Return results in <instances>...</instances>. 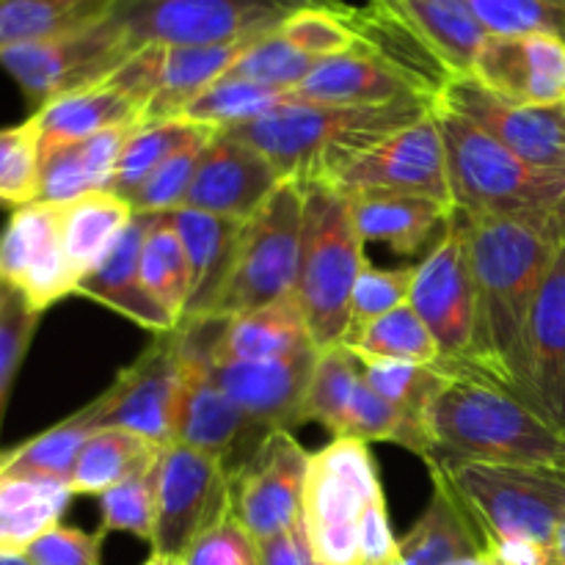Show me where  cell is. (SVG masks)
Segmentation results:
<instances>
[{"instance_id":"39","label":"cell","mask_w":565,"mask_h":565,"mask_svg":"<svg viewBox=\"0 0 565 565\" xmlns=\"http://www.w3.org/2000/svg\"><path fill=\"white\" fill-rule=\"evenodd\" d=\"M351 351V348H348ZM359 364V375L373 392H379L384 401L401 408L406 417L423 425V414L428 408L430 397L441 390L447 375L452 373V364H412V362H392V359H375L367 353L351 351Z\"/></svg>"},{"instance_id":"57","label":"cell","mask_w":565,"mask_h":565,"mask_svg":"<svg viewBox=\"0 0 565 565\" xmlns=\"http://www.w3.org/2000/svg\"><path fill=\"white\" fill-rule=\"evenodd\" d=\"M550 565H565V519L557 530V541H555V555H552Z\"/></svg>"},{"instance_id":"7","label":"cell","mask_w":565,"mask_h":565,"mask_svg":"<svg viewBox=\"0 0 565 565\" xmlns=\"http://www.w3.org/2000/svg\"><path fill=\"white\" fill-rule=\"evenodd\" d=\"M379 500L384 489L367 441L334 439L312 452L301 497L312 555L323 565H362V524Z\"/></svg>"},{"instance_id":"11","label":"cell","mask_w":565,"mask_h":565,"mask_svg":"<svg viewBox=\"0 0 565 565\" xmlns=\"http://www.w3.org/2000/svg\"><path fill=\"white\" fill-rule=\"evenodd\" d=\"M408 307L423 318V323L434 334L441 362L452 367H475L478 298H475L467 226L456 207H452L445 235L417 265Z\"/></svg>"},{"instance_id":"41","label":"cell","mask_w":565,"mask_h":565,"mask_svg":"<svg viewBox=\"0 0 565 565\" xmlns=\"http://www.w3.org/2000/svg\"><path fill=\"white\" fill-rule=\"evenodd\" d=\"M345 348L356 353H367L375 359H392V362L412 364H439L441 351L434 334L423 323L412 307H397L395 312L373 320L356 331H348Z\"/></svg>"},{"instance_id":"27","label":"cell","mask_w":565,"mask_h":565,"mask_svg":"<svg viewBox=\"0 0 565 565\" xmlns=\"http://www.w3.org/2000/svg\"><path fill=\"white\" fill-rule=\"evenodd\" d=\"M353 224L364 243H386L397 254H414L434 248L450 224L452 204L430 196L390 191H364L348 196Z\"/></svg>"},{"instance_id":"12","label":"cell","mask_w":565,"mask_h":565,"mask_svg":"<svg viewBox=\"0 0 565 565\" xmlns=\"http://www.w3.org/2000/svg\"><path fill=\"white\" fill-rule=\"evenodd\" d=\"M158 519L152 552L185 557L188 550L232 516V475L221 458L185 445L163 447L154 472Z\"/></svg>"},{"instance_id":"46","label":"cell","mask_w":565,"mask_h":565,"mask_svg":"<svg viewBox=\"0 0 565 565\" xmlns=\"http://www.w3.org/2000/svg\"><path fill=\"white\" fill-rule=\"evenodd\" d=\"M315 66H318V58L292 47L279 31H270L248 44L246 53L232 64L224 77H241V81L279 88V92H292L307 81Z\"/></svg>"},{"instance_id":"3","label":"cell","mask_w":565,"mask_h":565,"mask_svg":"<svg viewBox=\"0 0 565 565\" xmlns=\"http://www.w3.org/2000/svg\"><path fill=\"white\" fill-rule=\"evenodd\" d=\"M436 97H406L386 105H318L301 103L292 94L259 119L224 127L237 141L248 143L274 163L281 180L334 182L362 154L395 132L417 125L434 110Z\"/></svg>"},{"instance_id":"51","label":"cell","mask_w":565,"mask_h":565,"mask_svg":"<svg viewBox=\"0 0 565 565\" xmlns=\"http://www.w3.org/2000/svg\"><path fill=\"white\" fill-rule=\"evenodd\" d=\"M39 320H42V312L28 307L17 292L6 303L3 315H0V425H3L11 386H14L22 359H25L28 348H31Z\"/></svg>"},{"instance_id":"19","label":"cell","mask_w":565,"mask_h":565,"mask_svg":"<svg viewBox=\"0 0 565 565\" xmlns=\"http://www.w3.org/2000/svg\"><path fill=\"white\" fill-rule=\"evenodd\" d=\"M182 359H185V379H182L171 445H185L221 458L232 475L243 461H248V456L268 434L259 430L248 414L215 384L207 364L188 359L185 353Z\"/></svg>"},{"instance_id":"59","label":"cell","mask_w":565,"mask_h":565,"mask_svg":"<svg viewBox=\"0 0 565 565\" xmlns=\"http://www.w3.org/2000/svg\"><path fill=\"white\" fill-rule=\"evenodd\" d=\"M0 565H31L25 555H9V552H0Z\"/></svg>"},{"instance_id":"29","label":"cell","mask_w":565,"mask_h":565,"mask_svg":"<svg viewBox=\"0 0 565 565\" xmlns=\"http://www.w3.org/2000/svg\"><path fill=\"white\" fill-rule=\"evenodd\" d=\"M132 127H110L97 136L61 143L42 152V180H39L36 202L64 204L88 193L114 191L119 154Z\"/></svg>"},{"instance_id":"23","label":"cell","mask_w":565,"mask_h":565,"mask_svg":"<svg viewBox=\"0 0 565 565\" xmlns=\"http://www.w3.org/2000/svg\"><path fill=\"white\" fill-rule=\"evenodd\" d=\"M364 9L406 33L447 77L472 75L475 58L489 39L463 0H367Z\"/></svg>"},{"instance_id":"33","label":"cell","mask_w":565,"mask_h":565,"mask_svg":"<svg viewBox=\"0 0 565 565\" xmlns=\"http://www.w3.org/2000/svg\"><path fill=\"white\" fill-rule=\"evenodd\" d=\"M39 132H42V152L61 147V143L81 141L97 136L110 127H132L141 119V108L130 97L110 86L108 81L81 92L64 94L53 103L33 110Z\"/></svg>"},{"instance_id":"36","label":"cell","mask_w":565,"mask_h":565,"mask_svg":"<svg viewBox=\"0 0 565 565\" xmlns=\"http://www.w3.org/2000/svg\"><path fill=\"white\" fill-rule=\"evenodd\" d=\"M114 6L116 0H0V50L92 25L108 17Z\"/></svg>"},{"instance_id":"61","label":"cell","mask_w":565,"mask_h":565,"mask_svg":"<svg viewBox=\"0 0 565 565\" xmlns=\"http://www.w3.org/2000/svg\"><path fill=\"white\" fill-rule=\"evenodd\" d=\"M303 565H323V563H320L318 557L312 555V550H309V555H307V563H303Z\"/></svg>"},{"instance_id":"52","label":"cell","mask_w":565,"mask_h":565,"mask_svg":"<svg viewBox=\"0 0 565 565\" xmlns=\"http://www.w3.org/2000/svg\"><path fill=\"white\" fill-rule=\"evenodd\" d=\"M105 530L83 533L77 527L55 524L25 550L31 565H103Z\"/></svg>"},{"instance_id":"55","label":"cell","mask_w":565,"mask_h":565,"mask_svg":"<svg viewBox=\"0 0 565 565\" xmlns=\"http://www.w3.org/2000/svg\"><path fill=\"white\" fill-rule=\"evenodd\" d=\"M254 544H257L259 565H303L309 555V541L301 519H298L296 527L270 535L265 541H254Z\"/></svg>"},{"instance_id":"16","label":"cell","mask_w":565,"mask_h":565,"mask_svg":"<svg viewBox=\"0 0 565 565\" xmlns=\"http://www.w3.org/2000/svg\"><path fill=\"white\" fill-rule=\"evenodd\" d=\"M0 281L42 315L77 292L81 276L64 252L58 204L31 202L11 213L0 232Z\"/></svg>"},{"instance_id":"48","label":"cell","mask_w":565,"mask_h":565,"mask_svg":"<svg viewBox=\"0 0 565 565\" xmlns=\"http://www.w3.org/2000/svg\"><path fill=\"white\" fill-rule=\"evenodd\" d=\"M489 36L557 33L565 39L563 0H463Z\"/></svg>"},{"instance_id":"14","label":"cell","mask_w":565,"mask_h":565,"mask_svg":"<svg viewBox=\"0 0 565 565\" xmlns=\"http://www.w3.org/2000/svg\"><path fill=\"white\" fill-rule=\"evenodd\" d=\"M309 458L290 430H274L232 472V516L254 541L296 527Z\"/></svg>"},{"instance_id":"21","label":"cell","mask_w":565,"mask_h":565,"mask_svg":"<svg viewBox=\"0 0 565 565\" xmlns=\"http://www.w3.org/2000/svg\"><path fill=\"white\" fill-rule=\"evenodd\" d=\"M279 182L281 174L265 154L218 130L204 147L182 207L248 221L268 202Z\"/></svg>"},{"instance_id":"47","label":"cell","mask_w":565,"mask_h":565,"mask_svg":"<svg viewBox=\"0 0 565 565\" xmlns=\"http://www.w3.org/2000/svg\"><path fill=\"white\" fill-rule=\"evenodd\" d=\"M154 472H158V463L99 494V513H103V527L99 530H105V533H130L152 544L154 519H158Z\"/></svg>"},{"instance_id":"15","label":"cell","mask_w":565,"mask_h":565,"mask_svg":"<svg viewBox=\"0 0 565 565\" xmlns=\"http://www.w3.org/2000/svg\"><path fill=\"white\" fill-rule=\"evenodd\" d=\"M436 105L472 121L522 160L565 169V105L539 108L491 92L472 75L450 77L436 92Z\"/></svg>"},{"instance_id":"17","label":"cell","mask_w":565,"mask_h":565,"mask_svg":"<svg viewBox=\"0 0 565 565\" xmlns=\"http://www.w3.org/2000/svg\"><path fill=\"white\" fill-rule=\"evenodd\" d=\"M331 185L345 196L364 191H390L452 204L445 138L436 121V110L362 154Z\"/></svg>"},{"instance_id":"13","label":"cell","mask_w":565,"mask_h":565,"mask_svg":"<svg viewBox=\"0 0 565 565\" xmlns=\"http://www.w3.org/2000/svg\"><path fill=\"white\" fill-rule=\"evenodd\" d=\"M185 359L177 329L154 337L152 345L116 375L99 395V428H127L158 445L174 441Z\"/></svg>"},{"instance_id":"43","label":"cell","mask_w":565,"mask_h":565,"mask_svg":"<svg viewBox=\"0 0 565 565\" xmlns=\"http://www.w3.org/2000/svg\"><path fill=\"white\" fill-rule=\"evenodd\" d=\"M356 384L359 364L345 345L318 351L307 401H303V423H320L334 434V439H340L345 434Z\"/></svg>"},{"instance_id":"42","label":"cell","mask_w":565,"mask_h":565,"mask_svg":"<svg viewBox=\"0 0 565 565\" xmlns=\"http://www.w3.org/2000/svg\"><path fill=\"white\" fill-rule=\"evenodd\" d=\"M290 99L292 92H279V88L259 86V83L241 81V77H221L185 105L180 119L224 130V127L259 119Z\"/></svg>"},{"instance_id":"28","label":"cell","mask_w":565,"mask_h":565,"mask_svg":"<svg viewBox=\"0 0 565 565\" xmlns=\"http://www.w3.org/2000/svg\"><path fill=\"white\" fill-rule=\"evenodd\" d=\"M312 348L301 307L287 296L241 318H218L207 362H270Z\"/></svg>"},{"instance_id":"56","label":"cell","mask_w":565,"mask_h":565,"mask_svg":"<svg viewBox=\"0 0 565 565\" xmlns=\"http://www.w3.org/2000/svg\"><path fill=\"white\" fill-rule=\"evenodd\" d=\"M452 565H508V563L502 561V557L497 555L494 550H486V552H480V555L463 557V561H458V563H452Z\"/></svg>"},{"instance_id":"37","label":"cell","mask_w":565,"mask_h":565,"mask_svg":"<svg viewBox=\"0 0 565 565\" xmlns=\"http://www.w3.org/2000/svg\"><path fill=\"white\" fill-rule=\"evenodd\" d=\"M99 430V397L66 417L64 423L53 425L44 434L33 436L25 445L14 447L9 452H0V469L11 472L42 475V478H55L70 483L72 469H75L77 456Z\"/></svg>"},{"instance_id":"2","label":"cell","mask_w":565,"mask_h":565,"mask_svg":"<svg viewBox=\"0 0 565 565\" xmlns=\"http://www.w3.org/2000/svg\"><path fill=\"white\" fill-rule=\"evenodd\" d=\"M430 469L452 463H513L565 472V436L516 392L475 367L452 370L423 414Z\"/></svg>"},{"instance_id":"62","label":"cell","mask_w":565,"mask_h":565,"mask_svg":"<svg viewBox=\"0 0 565 565\" xmlns=\"http://www.w3.org/2000/svg\"><path fill=\"white\" fill-rule=\"evenodd\" d=\"M508 565H541V563H535V561H505Z\"/></svg>"},{"instance_id":"20","label":"cell","mask_w":565,"mask_h":565,"mask_svg":"<svg viewBox=\"0 0 565 565\" xmlns=\"http://www.w3.org/2000/svg\"><path fill=\"white\" fill-rule=\"evenodd\" d=\"M475 81L522 105H565V39L557 33L489 36L472 66Z\"/></svg>"},{"instance_id":"31","label":"cell","mask_w":565,"mask_h":565,"mask_svg":"<svg viewBox=\"0 0 565 565\" xmlns=\"http://www.w3.org/2000/svg\"><path fill=\"white\" fill-rule=\"evenodd\" d=\"M72 497L64 480L0 469V552L25 555L33 541L61 524Z\"/></svg>"},{"instance_id":"32","label":"cell","mask_w":565,"mask_h":565,"mask_svg":"<svg viewBox=\"0 0 565 565\" xmlns=\"http://www.w3.org/2000/svg\"><path fill=\"white\" fill-rule=\"evenodd\" d=\"M257 39H243L230 44H207V47H166L160 86L141 110L138 125L177 119L191 99L232 70L246 47Z\"/></svg>"},{"instance_id":"24","label":"cell","mask_w":565,"mask_h":565,"mask_svg":"<svg viewBox=\"0 0 565 565\" xmlns=\"http://www.w3.org/2000/svg\"><path fill=\"white\" fill-rule=\"evenodd\" d=\"M296 99L318 105H342V108H356V105H386L406 97H436L434 88L397 66L367 42L359 50L345 55L318 61L307 81L292 88Z\"/></svg>"},{"instance_id":"35","label":"cell","mask_w":565,"mask_h":565,"mask_svg":"<svg viewBox=\"0 0 565 565\" xmlns=\"http://www.w3.org/2000/svg\"><path fill=\"white\" fill-rule=\"evenodd\" d=\"M163 445L127 428H99L72 469V494H105L121 480L154 467Z\"/></svg>"},{"instance_id":"10","label":"cell","mask_w":565,"mask_h":565,"mask_svg":"<svg viewBox=\"0 0 565 565\" xmlns=\"http://www.w3.org/2000/svg\"><path fill=\"white\" fill-rule=\"evenodd\" d=\"M138 47L114 11L92 25L75 28L36 44L0 50V66L17 81L28 105H42L108 81Z\"/></svg>"},{"instance_id":"25","label":"cell","mask_w":565,"mask_h":565,"mask_svg":"<svg viewBox=\"0 0 565 565\" xmlns=\"http://www.w3.org/2000/svg\"><path fill=\"white\" fill-rule=\"evenodd\" d=\"M158 213H136L110 252L88 270L77 285V296H86L114 312L125 315L141 329L169 334L177 329V320L154 301L141 281V248L149 226Z\"/></svg>"},{"instance_id":"9","label":"cell","mask_w":565,"mask_h":565,"mask_svg":"<svg viewBox=\"0 0 565 565\" xmlns=\"http://www.w3.org/2000/svg\"><path fill=\"white\" fill-rule=\"evenodd\" d=\"M303 199L307 193L301 182L281 180L268 202L243 224L235 268L215 303V318H241L281 298L296 296Z\"/></svg>"},{"instance_id":"18","label":"cell","mask_w":565,"mask_h":565,"mask_svg":"<svg viewBox=\"0 0 565 565\" xmlns=\"http://www.w3.org/2000/svg\"><path fill=\"white\" fill-rule=\"evenodd\" d=\"M511 392L565 436V248L530 312Z\"/></svg>"},{"instance_id":"49","label":"cell","mask_w":565,"mask_h":565,"mask_svg":"<svg viewBox=\"0 0 565 565\" xmlns=\"http://www.w3.org/2000/svg\"><path fill=\"white\" fill-rule=\"evenodd\" d=\"M218 132V130H215ZM213 132V136H215ZM213 136H204L199 141L188 143L185 149L166 160L160 169H154L125 202H130L132 213H174L185 204L191 182L196 177L199 160H202L204 147L213 141Z\"/></svg>"},{"instance_id":"40","label":"cell","mask_w":565,"mask_h":565,"mask_svg":"<svg viewBox=\"0 0 565 565\" xmlns=\"http://www.w3.org/2000/svg\"><path fill=\"white\" fill-rule=\"evenodd\" d=\"M141 281L149 296L180 326L188 301V259L171 213L154 215L143 237Z\"/></svg>"},{"instance_id":"44","label":"cell","mask_w":565,"mask_h":565,"mask_svg":"<svg viewBox=\"0 0 565 565\" xmlns=\"http://www.w3.org/2000/svg\"><path fill=\"white\" fill-rule=\"evenodd\" d=\"M279 33L312 58H334L364 44L353 6H307L287 17Z\"/></svg>"},{"instance_id":"53","label":"cell","mask_w":565,"mask_h":565,"mask_svg":"<svg viewBox=\"0 0 565 565\" xmlns=\"http://www.w3.org/2000/svg\"><path fill=\"white\" fill-rule=\"evenodd\" d=\"M185 565H259L257 544L246 527L230 516L188 550Z\"/></svg>"},{"instance_id":"1","label":"cell","mask_w":565,"mask_h":565,"mask_svg":"<svg viewBox=\"0 0 565 565\" xmlns=\"http://www.w3.org/2000/svg\"><path fill=\"white\" fill-rule=\"evenodd\" d=\"M458 213L467 226L478 298L475 367L511 390L530 312L565 248V226Z\"/></svg>"},{"instance_id":"58","label":"cell","mask_w":565,"mask_h":565,"mask_svg":"<svg viewBox=\"0 0 565 565\" xmlns=\"http://www.w3.org/2000/svg\"><path fill=\"white\" fill-rule=\"evenodd\" d=\"M143 565H185V557H174V555H158V552H152L149 555V561Z\"/></svg>"},{"instance_id":"60","label":"cell","mask_w":565,"mask_h":565,"mask_svg":"<svg viewBox=\"0 0 565 565\" xmlns=\"http://www.w3.org/2000/svg\"><path fill=\"white\" fill-rule=\"evenodd\" d=\"M11 296H14V290H11V287L6 285V281H0V315H3L6 303L11 301Z\"/></svg>"},{"instance_id":"38","label":"cell","mask_w":565,"mask_h":565,"mask_svg":"<svg viewBox=\"0 0 565 565\" xmlns=\"http://www.w3.org/2000/svg\"><path fill=\"white\" fill-rule=\"evenodd\" d=\"M215 130L218 127L196 125V121L180 119V116L177 119L152 121V125H136L119 154V169H116L114 191L110 193L127 199L166 160L174 158L188 143L199 141L204 136H213Z\"/></svg>"},{"instance_id":"45","label":"cell","mask_w":565,"mask_h":565,"mask_svg":"<svg viewBox=\"0 0 565 565\" xmlns=\"http://www.w3.org/2000/svg\"><path fill=\"white\" fill-rule=\"evenodd\" d=\"M42 132L33 116L22 125L0 127V207L20 210L39 199Z\"/></svg>"},{"instance_id":"6","label":"cell","mask_w":565,"mask_h":565,"mask_svg":"<svg viewBox=\"0 0 565 565\" xmlns=\"http://www.w3.org/2000/svg\"><path fill=\"white\" fill-rule=\"evenodd\" d=\"M303 235L296 301L318 351L345 342L351 329V296L367 265L364 241L345 193L329 182L303 185Z\"/></svg>"},{"instance_id":"30","label":"cell","mask_w":565,"mask_h":565,"mask_svg":"<svg viewBox=\"0 0 565 565\" xmlns=\"http://www.w3.org/2000/svg\"><path fill=\"white\" fill-rule=\"evenodd\" d=\"M430 505L397 541V565H452L489 550L472 513L461 505L445 480L434 478Z\"/></svg>"},{"instance_id":"54","label":"cell","mask_w":565,"mask_h":565,"mask_svg":"<svg viewBox=\"0 0 565 565\" xmlns=\"http://www.w3.org/2000/svg\"><path fill=\"white\" fill-rule=\"evenodd\" d=\"M163 44H143L138 47L114 75L108 77L110 86L119 88L125 97H130L138 108L143 110V105L152 99V94L160 86V72H163Z\"/></svg>"},{"instance_id":"63","label":"cell","mask_w":565,"mask_h":565,"mask_svg":"<svg viewBox=\"0 0 565 565\" xmlns=\"http://www.w3.org/2000/svg\"><path fill=\"white\" fill-rule=\"evenodd\" d=\"M563 3H565V0H563Z\"/></svg>"},{"instance_id":"22","label":"cell","mask_w":565,"mask_h":565,"mask_svg":"<svg viewBox=\"0 0 565 565\" xmlns=\"http://www.w3.org/2000/svg\"><path fill=\"white\" fill-rule=\"evenodd\" d=\"M318 348L270 362H204L215 384L265 434L303 425V401ZM202 362V359H199Z\"/></svg>"},{"instance_id":"5","label":"cell","mask_w":565,"mask_h":565,"mask_svg":"<svg viewBox=\"0 0 565 565\" xmlns=\"http://www.w3.org/2000/svg\"><path fill=\"white\" fill-rule=\"evenodd\" d=\"M447 152L452 207L530 226H565V169L533 166L500 141L436 105Z\"/></svg>"},{"instance_id":"8","label":"cell","mask_w":565,"mask_h":565,"mask_svg":"<svg viewBox=\"0 0 565 565\" xmlns=\"http://www.w3.org/2000/svg\"><path fill=\"white\" fill-rule=\"evenodd\" d=\"M307 6H345L342 0H116L114 17L132 47H207L279 31Z\"/></svg>"},{"instance_id":"34","label":"cell","mask_w":565,"mask_h":565,"mask_svg":"<svg viewBox=\"0 0 565 565\" xmlns=\"http://www.w3.org/2000/svg\"><path fill=\"white\" fill-rule=\"evenodd\" d=\"M132 215L136 213H132L130 202L110 191L88 193V196L58 204L61 241H64L66 257L81 279L110 252Z\"/></svg>"},{"instance_id":"4","label":"cell","mask_w":565,"mask_h":565,"mask_svg":"<svg viewBox=\"0 0 565 565\" xmlns=\"http://www.w3.org/2000/svg\"><path fill=\"white\" fill-rule=\"evenodd\" d=\"M430 475L450 486L502 561L552 563L565 519L563 469L452 463L430 469Z\"/></svg>"},{"instance_id":"26","label":"cell","mask_w":565,"mask_h":565,"mask_svg":"<svg viewBox=\"0 0 565 565\" xmlns=\"http://www.w3.org/2000/svg\"><path fill=\"white\" fill-rule=\"evenodd\" d=\"M188 259V301L182 323L210 318L235 268L246 221L180 207L171 213ZM180 323V326H182Z\"/></svg>"},{"instance_id":"50","label":"cell","mask_w":565,"mask_h":565,"mask_svg":"<svg viewBox=\"0 0 565 565\" xmlns=\"http://www.w3.org/2000/svg\"><path fill=\"white\" fill-rule=\"evenodd\" d=\"M414 276H417V265H406V268H373L370 263L364 265L356 287H353L351 329L348 331L362 329V326L395 312L397 307H406L408 296H412Z\"/></svg>"}]
</instances>
